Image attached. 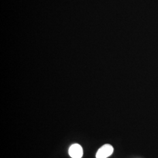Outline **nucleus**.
<instances>
[{
  "label": "nucleus",
  "mask_w": 158,
  "mask_h": 158,
  "mask_svg": "<svg viewBox=\"0 0 158 158\" xmlns=\"http://www.w3.org/2000/svg\"><path fill=\"white\" fill-rule=\"evenodd\" d=\"M114 152V148L110 144H105L96 153V158H107Z\"/></svg>",
  "instance_id": "f257e3e1"
},
{
  "label": "nucleus",
  "mask_w": 158,
  "mask_h": 158,
  "mask_svg": "<svg viewBox=\"0 0 158 158\" xmlns=\"http://www.w3.org/2000/svg\"><path fill=\"white\" fill-rule=\"evenodd\" d=\"M69 155L72 158H81L83 156V149L78 143L72 145L69 149Z\"/></svg>",
  "instance_id": "f03ea898"
}]
</instances>
